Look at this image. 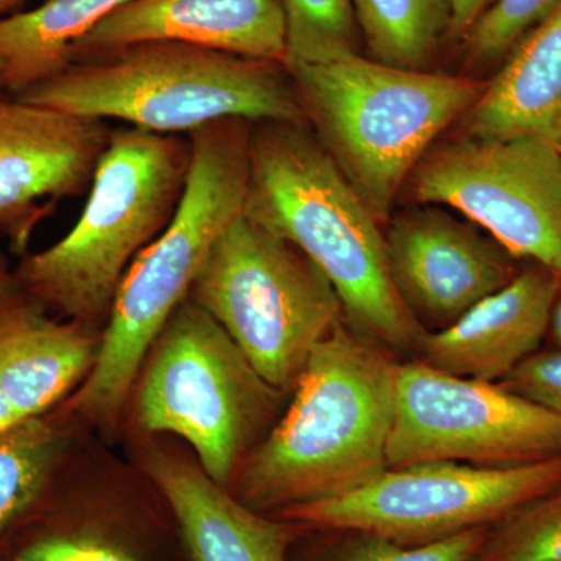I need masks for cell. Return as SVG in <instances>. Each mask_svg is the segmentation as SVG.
Returning a JSON list of instances; mask_svg holds the SVG:
<instances>
[{"label":"cell","instance_id":"obj_1","mask_svg":"<svg viewBox=\"0 0 561 561\" xmlns=\"http://www.w3.org/2000/svg\"><path fill=\"white\" fill-rule=\"evenodd\" d=\"M400 365L339 321L306 360L289 408L242 460L236 500L275 516L378 478L389 468Z\"/></svg>","mask_w":561,"mask_h":561},{"label":"cell","instance_id":"obj_2","mask_svg":"<svg viewBox=\"0 0 561 561\" xmlns=\"http://www.w3.org/2000/svg\"><path fill=\"white\" fill-rule=\"evenodd\" d=\"M243 214L324 273L351 330L401 360L415 357L426 331L394 289L382 224L308 122H251Z\"/></svg>","mask_w":561,"mask_h":561},{"label":"cell","instance_id":"obj_3","mask_svg":"<svg viewBox=\"0 0 561 561\" xmlns=\"http://www.w3.org/2000/svg\"><path fill=\"white\" fill-rule=\"evenodd\" d=\"M251 122L221 119L191 131L192 162L175 216L140 251L122 279L102 331L94 367L73 411L113 427L149 350L181 302L221 232L243 214Z\"/></svg>","mask_w":561,"mask_h":561},{"label":"cell","instance_id":"obj_4","mask_svg":"<svg viewBox=\"0 0 561 561\" xmlns=\"http://www.w3.org/2000/svg\"><path fill=\"white\" fill-rule=\"evenodd\" d=\"M21 101L140 130L190 135L221 119L306 122L286 65L149 41L73 61Z\"/></svg>","mask_w":561,"mask_h":561},{"label":"cell","instance_id":"obj_5","mask_svg":"<svg viewBox=\"0 0 561 561\" xmlns=\"http://www.w3.org/2000/svg\"><path fill=\"white\" fill-rule=\"evenodd\" d=\"M192 162L187 135L113 130L72 230L13 273L49 313L99 328L125 273L175 216Z\"/></svg>","mask_w":561,"mask_h":561},{"label":"cell","instance_id":"obj_6","mask_svg":"<svg viewBox=\"0 0 561 561\" xmlns=\"http://www.w3.org/2000/svg\"><path fill=\"white\" fill-rule=\"evenodd\" d=\"M287 69L309 127L381 224L438 136L486 88L471 77L394 68L362 54Z\"/></svg>","mask_w":561,"mask_h":561},{"label":"cell","instance_id":"obj_7","mask_svg":"<svg viewBox=\"0 0 561 561\" xmlns=\"http://www.w3.org/2000/svg\"><path fill=\"white\" fill-rule=\"evenodd\" d=\"M135 411L144 431L184 438L228 489L273 426L284 393L264 381L228 332L186 298L151 346Z\"/></svg>","mask_w":561,"mask_h":561},{"label":"cell","instance_id":"obj_8","mask_svg":"<svg viewBox=\"0 0 561 561\" xmlns=\"http://www.w3.org/2000/svg\"><path fill=\"white\" fill-rule=\"evenodd\" d=\"M187 298L284 394L294 390L317 343L343 320L341 298L324 273L245 214L214 243Z\"/></svg>","mask_w":561,"mask_h":561},{"label":"cell","instance_id":"obj_9","mask_svg":"<svg viewBox=\"0 0 561 561\" xmlns=\"http://www.w3.org/2000/svg\"><path fill=\"white\" fill-rule=\"evenodd\" d=\"M409 180L421 205L456 209L515 260L561 275V151L552 139L465 133L432 147Z\"/></svg>","mask_w":561,"mask_h":561},{"label":"cell","instance_id":"obj_10","mask_svg":"<svg viewBox=\"0 0 561 561\" xmlns=\"http://www.w3.org/2000/svg\"><path fill=\"white\" fill-rule=\"evenodd\" d=\"M560 483L561 457L508 468L423 461L387 468L353 493L298 505L275 518L306 527H354L401 545H431L491 527Z\"/></svg>","mask_w":561,"mask_h":561},{"label":"cell","instance_id":"obj_11","mask_svg":"<svg viewBox=\"0 0 561 561\" xmlns=\"http://www.w3.org/2000/svg\"><path fill=\"white\" fill-rule=\"evenodd\" d=\"M561 457V416L500 382L459 378L401 360L389 468L459 461L508 468Z\"/></svg>","mask_w":561,"mask_h":561},{"label":"cell","instance_id":"obj_12","mask_svg":"<svg viewBox=\"0 0 561 561\" xmlns=\"http://www.w3.org/2000/svg\"><path fill=\"white\" fill-rule=\"evenodd\" d=\"M108 122L0 95V241L27 250L58 203L90 191Z\"/></svg>","mask_w":561,"mask_h":561},{"label":"cell","instance_id":"obj_13","mask_svg":"<svg viewBox=\"0 0 561 561\" xmlns=\"http://www.w3.org/2000/svg\"><path fill=\"white\" fill-rule=\"evenodd\" d=\"M383 234L394 289L426 332L451 327L516 276L504 247L443 206L398 214Z\"/></svg>","mask_w":561,"mask_h":561},{"label":"cell","instance_id":"obj_14","mask_svg":"<svg viewBox=\"0 0 561 561\" xmlns=\"http://www.w3.org/2000/svg\"><path fill=\"white\" fill-rule=\"evenodd\" d=\"M149 41L286 65V13L280 0H130L77 44L73 61Z\"/></svg>","mask_w":561,"mask_h":561},{"label":"cell","instance_id":"obj_15","mask_svg":"<svg viewBox=\"0 0 561 561\" xmlns=\"http://www.w3.org/2000/svg\"><path fill=\"white\" fill-rule=\"evenodd\" d=\"M559 273L534 264L451 327L426 332L415 357L435 370L500 382L537 353L549 332Z\"/></svg>","mask_w":561,"mask_h":561},{"label":"cell","instance_id":"obj_16","mask_svg":"<svg viewBox=\"0 0 561 561\" xmlns=\"http://www.w3.org/2000/svg\"><path fill=\"white\" fill-rule=\"evenodd\" d=\"M101 337L98 328L50 317L0 256V390L22 419L44 415L83 383Z\"/></svg>","mask_w":561,"mask_h":561},{"label":"cell","instance_id":"obj_17","mask_svg":"<svg viewBox=\"0 0 561 561\" xmlns=\"http://www.w3.org/2000/svg\"><path fill=\"white\" fill-rule=\"evenodd\" d=\"M147 472L171 504L192 561H290L302 524L251 511L197 465L153 453Z\"/></svg>","mask_w":561,"mask_h":561},{"label":"cell","instance_id":"obj_18","mask_svg":"<svg viewBox=\"0 0 561 561\" xmlns=\"http://www.w3.org/2000/svg\"><path fill=\"white\" fill-rule=\"evenodd\" d=\"M481 138L540 135L561 128V2L508 54L500 73L467 113Z\"/></svg>","mask_w":561,"mask_h":561},{"label":"cell","instance_id":"obj_19","mask_svg":"<svg viewBox=\"0 0 561 561\" xmlns=\"http://www.w3.org/2000/svg\"><path fill=\"white\" fill-rule=\"evenodd\" d=\"M127 2L46 0L0 18V91L16 98L68 69L77 44Z\"/></svg>","mask_w":561,"mask_h":561},{"label":"cell","instance_id":"obj_20","mask_svg":"<svg viewBox=\"0 0 561 561\" xmlns=\"http://www.w3.org/2000/svg\"><path fill=\"white\" fill-rule=\"evenodd\" d=\"M368 58L394 68L426 70L449 38V0H351Z\"/></svg>","mask_w":561,"mask_h":561},{"label":"cell","instance_id":"obj_21","mask_svg":"<svg viewBox=\"0 0 561 561\" xmlns=\"http://www.w3.org/2000/svg\"><path fill=\"white\" fill-rule=\"evenodd\" d=\"M62 434L43 415L0 431V535L38 500L62 451Z\"/></svg>","mask_w":561,"mask_h":561},{"label":"cell","instance_id":"obj_22","mask_svg":"<svg viewBox=\"0 0 561 561\" xmlns=\"http://www.w3.org/2000/svg\"><path fill=\"white\" fill-rule=\"evenodd\" d=\"M489 527L461 531L431 545L408 546L354 527H308L290 561H470Z\"/></svg>","mask_w":561,"mask_h":561},{"label":"cell","instance_id":"obj_23","mask_svg":"<svg viewBox=\"0 0 561 561\" xmlns=\"http://www.w3.org/2000/svg\"><path fill=\"white\" fill-rule=\"evenodd\" d=\"M287 22V68L360 55L351 0H280Z\"/></svg>","mask_w":561,"mask_h":561},{"label":"cell","instance_id":"obj_24","mask_svg":"<svg viewBox=\"0 0 561 561\" xmlns=\"http://www.w3.org/2000/svg\"><path fill=\"white\" fill-rule=\"evenodd\" d=\"M470 561H561V483L489 527Z\"/></svg>","mask_w":561,"mask_h":561},{"label":"cell","instance_id":"obj_25","mask_svg":"<svg viewBox=\"0 0 561 561\" xmlns=\"http://www.w3.org/2000/svg\"><path fill=\"white\" fill-rule=\"evenodd\" d=\"M561 0H494L461 41L470 66H490L507 57Z\"/></svg>","mask_w":561,"mask_h":561},{"label":"cell","instance_id":"obj_26","mask_svg":"<svg viewBox=\"0 0 561 561\" xmlns=\"http://www.w3.org/2000/svg\"><path fill=\"white\" fill-rule=\"evenodd\" d=\"M500 383L561 416V350H538Z\"/></svg>","mask_w":561,"mask_h":561},{"label":"cell","instance_id":"obj_27","mask_svg":"<svg viewBox=\"0 0 561 561\" xmlns=\"http://www.w3.org/2000/svg\"><path fill=\"white\" fill-rule=\"evenodd\" d=\"M16 561H138L116 546L91 537H49L32 542Z\"/></svg>","mask_w":561,"mask_h":561},{"label":"cell","instance_id":"obj_28","mask_svg":"<svg viewBox=\"0 0 561 561\" xmlns=\"http://www.w3.org/2000/svg\"><path fill=\"white\" fill-rule=\"evenodd\" d=\"M494 0H449L451 27L449 38L463 41L472 25L493 5Z\"/></svg>","mask_w":561,"mask_h":561},{"label":"cell","instance_id":"obj_29","mask_svg":"<svg viewBox=\"0 0 561 561\" xmlns=\"http://www.w3.org/2000/svg\"><path fill=\"white\" fill-rule=\"evenodd\" d=\"M559 291H557L556 301L551 313V323H549V332H551L556 348L561 350V275Z\"/></svg>","mask_w":561,"mask_h":561},{"label":"cell","instance_id":"obj_30","mask_svg":"<svg viewBox=\"0 0 561 561\" xmlns=\"http://www.w3.org/2000/svg\"><path fill=\"white\" fill-rule=\"evenodd\" d=\"M20 420H22V416L18 413L16 409L10 404V401L7 400L2 390H0V431L5 430V427L11 426V424L18 423Z\"/></svg>","mask_w":561,"mask_h":561},{"label":"cell","instance_id":"obj_31","mask_svg":"<svg viewBox=\"0 0 561 561\" xmlns=\"http://www.w3.org/2000/svg\"><path fill=\"white\" fill-rule=\"evenodd\" d=\"M25 0H0V18L7 16L5 13L22 5Z\"/></svg>","mask_w":561,"mask_h":561},{"label":"cell","instance_id":"obj_32","mask_svg":"<svg viewBox=\"0 0 561 561\" xmlns=\"http://www.w3.org/2000/svg\"><path fill=\"white\" fill-rule=\"evenodd\" d=\"M553 142H556V146L559 147V150L561 151V128L559 131H556V135L551 138Z\"/></svg>","mask_w":561,"mask_h":561},{"label":"cell","instance_id":"obj_33","mask_svg":"<svg viewBox=\"0 0 561 561\" xmlns=\"http://www.w3.org/2000/svg\"><path fill=\"white\" fill-rule=\"evenodd\" d=\"M0 95H5V94H3V92H2V91H0Z\"/></svg>","mask_w":561,"mask_h":561}]
</instances>
